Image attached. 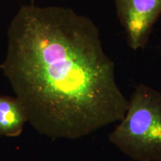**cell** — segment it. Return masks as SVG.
Instances as JSON below:
<instances>
[{"mask_svg":"<svg viewBox=\"0 0 161 161\" xmlns=\"http://www.w3.org/2000/svg\"><path fill=\"white\" fill-rule=\"evenodd\" d=\"M28 122L27 114L16 97L0 96V136L17 137Z\"/></svg>","mask_w":161,"mask_h":161,"instance_id":"cell-4","label":"cell"},{"mask_svg":"<svg viewBox=\"0 0 161 161\" xmlns=\"http://www.w3.org/2000/svg\"><path fill=\"white\" fill-rule=\"evenodd\" d=\"M116 14L130 49L146 46L161 15V0H114Z\"/></svg>","mask_w":161,"mask_h":161,"instance_id":"cell-3","label":"cell"},{"mask_svg":"<svg viewBox=\"0 0 161 161\" xmlns=\"http://www.w3.org/2000/svg\"><path fill=\"white\" fill-rule=\"evenodd\" d=\"M31 1L32 2V3H33V2H34V0H31Z\"/></svg>","mask_w":161,"mask_h":161,"instance_id":"cell-5","label":"cell"},{"mask_svg":"<svg viewBox=\"0 0 161 161\" xmlns=\"http://www.w3.org/2000/svg\"><path fill=\"white\" fill-rule=\"evenodd\" d=\"M108 140L134 161H161V92L139 84Z\"/></svg>","mask_w":161,"mask_h":161,"instance_id":"cell-2","label":"cell"},{"mask_svg":"<svg viewBox=\"0 0 161 161\" xmlns=\"http://www.w3.org/2000/svg\"><path fill=\"white\" fill-rule=\"evenodd\" d=\"M0 68L40 134L77 140L119 122L128 99L95 23L69 8H20Z\"/></svg>","mask_w":161,"mask_h":161,"instance_id":"cell-1","label":"cell"}]
</instances>
